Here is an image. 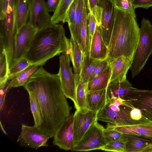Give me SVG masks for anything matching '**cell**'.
Segmentation results:
<instances>
[{"mask_svg":"<svg viewBox=\"0 0 152 152\" xmlns=\"http://www.w3.org/2000/svg\"><path fill=\"white\" fill-rule=\"evenodd\" d=\"M132 60L131 57L121 56L110 61L111 72L109 83L126 78Z\"/></svg>","mask_w":152,"mask_h":152,"instance_id":"obj_16","label":"cell"},{"mask_svg":"<svg viewBox=\"0 0 152 152\" xmlns=\"http://www.w3.org/2000/svg\"><path fill=\"white\" fill-rule=\"evenodd\" d=\"M152 54V24L149 20L143 18L140 28L139 40L130 68L132 78L139 74Z\"/></svg>","mask_w":152,"mask_h":152,"instance_id":"obj_4","label":"cell"},{"mask_svg":"<svg viewBox=\"0 0 152 152\" xmlns=\"http://www.w3.org/2000/svg\"><path fill=\"white\" fill-rule=\"evenodd\" d=\"M89 12L87 0H83V16L80 29V47L83 55H89L91 38L89 26L88 14Z\"/></svg>","mask_w":152,"mask_h":152,"instance_id":"obj_18","label":"cell"},{"mask_svg":"<svg viewBox=\"0 0 152 152\" xmlns=\"http://www.w3.org/2000/svg\"><path fill=\"white\" fill-rule=\"evenodd\" d=\"M122 99L139 109L143 116L152 121V90L137 89Z\"/></svg>","mask_w":152,"mask_h":152,"instance_id":"obj_9","label":"cell"},{"mask_svg":"<svg viewBox=\"0 0 152 152\" xmlns=\"http://www.w3.org/2000/svg\"><path fill=\"white\" fill-rule=\"evenodd\" d=\"M127 139L126 152H152V141L132 134H124Z\"/></svg>","mask_w":152,"mask_h":152,"instance_id":"obj_22","label":"cell"},{"mask_svg":"<svg viewBox=\"0 0 152 152\" xmlns=\"http://www.w3.org/2000/svg\"><path fill=\"white\" fill-rule=\"evenodd\" d=\"M109 64V61L107 58L101 61L91 74L88 82L91 80L94 77L103 71L107 67Z\"/></svg>","mask_w":152,"mask_h":152,"instance_id":"obj_38","label":"cell"},{"mask_svg":"<svg viewBox=\"0 0 152 152\" xmlns=\"http://www.w3.org/2000/svg\"><path fill=\"white\" fill-rule=\"evenodd\" d=\"M23 86L34 96L39 107L42 123L37 130L53 138L56 131L70 115L71 109L59 77L40 66Z\"/></svg>","mask_w":152,"mask_h":152,"instance_id":"obj_1","label":"cell"},{"mask_svg":"<svg viewBox=\"0 0 152 152\" xmlns=\"http://www.w3.org/2000/svg\"><path fill=\"white\" fill-rule=\"evenodd\" d=\"M111 72L109 64L103 71L87 83L86 92L106 89L109 83Z\"/></svg>","mask_w":152,"mask_h":152,"instance_id":"obj_23","label":"cell"},{"mask_svg":"<svg viewBox=\"0 0 152 152\" xmlns=\"http://www.w3.org/2000/svg\"><path fill=\"white\" fill-rule=\"evenodd\" d=\"M11 0H3L2 4L0 6V20L4 19L8 6Z\"/></svg>","mask_w":152,"mask_h":152,"instance_id":"obj_44","label":"cell"},{"mask_svg":"<svg viewBox=\"0 0 152 152\" xmlns=\"http://www.w3.org/2000/svg\"><path fill=\"white\" fill-rule=\"evenodd\" d=\"M39 66L36 65H31L18 73L11 79L10 88L23 86L38 69Z\"/></svg>","mask_w":152,"mask_h":152,"instance_id":"obj_26","label":"cell"},{"mask_svg":"<svg viewBox=\"0 0 152 152\" xmlns=\"http://www.w3.org/2000/svg\"><path fill=\"white\" fill-rule=\"evenodd\" d=\"M104 133L107 143L112 141L121 139L124 137V134L107 126L104 129Z\"/></svg>","mask_w":152,"mask_h":152,"instance_id":"obj_37","label":"cell"},{"mask_svg":"<svg viewBox=\"0 0 152 152\" xmlns=\"http://www.w3.org/2000/svg\"><path fill=\"white\" fill-rule=\"evenodd\" d=\"M98 111L90 110L87 108L76 110L74 114V147L90 127L98 121Z\"/></svg>","mask_w":152,"mask_h":152,"instance_id":"obj_8","label":"cell"},{"mask_svg":"<svg viewBox=\"0 0 152 152\" xmlns=\"http://www.w3.org/2000/svg\"><path fill=\"white\" fill-rule=\"evenodd\" d=\"M11 79L8 78L4 85L0 88V110L1 111L3 109L4 104L5 97L8 91L10 89V85Z\"/></svg>","mask_w":152,"mask_h":152,"instance_id":"obj_40","label":"cell"},{"mask_svg":"<svg viewBox=\"0 0 152 152\" xmlns=\"http://www.w3.org/2000/svg\"><path fill=\"white\" fill-rule=\"evenodd\" d=\"M101 61L94 58L89 55L84 56L83 54L80 78L85 83H87L91 74Z\"/></svg>","mask_w":152,"mask_h":152,"instance_id":"obj_27","label":"cell"},{"mask_svg":"<svg viewBox=\"0 0 152 152\" xmlns=\"http://www.w3.org/2000/svg\"><path fill=\"white\" fill-rule=\"evenodd\" d=\"M69 52L73 68L76 86L79 81L81 71L83 54L80 46L71 36L69 39Z\"/></svg>","mask_w":152,"mask_h":152,"instance_id":"obj_20","label":"cell"},{"mask_svg":"<svg viewBox=\"0 0 152 152\" xmlns=\"http://www.w3.org/2000/svg\"><path fill=\"white\" fill-rule=\"evenodd\" d=\"M15 1L11 0L4 19L0 20V37L3 40L9 64L12 61L14 55L15 38L16 32Z\"/></svg>","mask_w":152,"mask_h":152,"instance_id":"obj_5","label":"cell"},{"mask_svg":"<svg viewBox=\"0 0 152 152\" xmlns=\"http://www.w3.org/2000/svg\"><path fill=\"white\" fill-rule=\"evenodd\" d=\"M107 126L124 134L136 136L152 141V123L115 126L108 123Z\"/></svg>","mask_w":152,"mask_h":152,"instance_id":"obj_15","label":"cell"},{"mask_svg":"<svg viewBox=\"0 0 152 152\" xmlns=\"http://www.w3.org/2000/svg\"><path fill=\"white\" fill-rule=\"evenodd\" d=\"M60 0H48L45 2L47 9L48 12H54L56 10Z\"/></svg>","mask_w":152,"mask_h":152,"instance_id":"obj_43","label":"cell"},{"mask_svg":"<svg viewBox=\"0 0 152 152\" xmlns=\"http://www.w3.org/2000/svg\"><path fill=\"white\" fill-rule=\"evenodd\" d=\"M140 28L136 17L115 7L113 27L108 47L107 58L109 62L121 56L133 58Z\"/></svg>","mask_w":152,"mask_h":152,"instance_id":"obj_3","label":"cell"},{"mask_svg":"<svg viewBox=\"0 0 152 152\" xmlns=\"http://www.w3.org/2000/svg\"><path fill=\"white\" fill-rule=\"evenodd\" d=\"M104 128L96 122L85 134L72 151H86L100 149L107 144L104 133Z\"/></svg>","mask_w":152,"mask_h":152,"instance_id":"obj_7","label":"cell"},{"mask_svg":"<svg viewBox=\"0 0 152 152\" xmlns=\"http://www.w3.org/2000/svg\"></svg>","mask_w":152,"mask_h":152,"instance_id":"obj_48","label":"cell"},{"mask_svg":"<svg viewBox=\"0 0 152 152\" xmlns=\"http://www.w3.org/2000/svg\"><path fill=\"white\" fill-rule=\"evenodd\" d=\"M98 5L102 8L100 28L103 39L108 47L113 28L115 6L113 0H99Z\"/></svg>","mask_w":152,"mask_h":152,"instance_id":"obj_13","label":"cell"},{"mask_svg":"<svg viewBox=\"0 0 152 152\" xmlns=\"http://www.w3.org/2000/svg\"><path fill=\"white\" fill-rule=\"evenodd\" d=\"M31 110L34 121V127L37 129L41 125L42 120L41 112L38 103L34 97L31 93H28Z\"/></svg>","mask_w":152,"mask_h":152,"instance_id":"obj_33","label":"cell"},{"mask_svg":"<svg viewBox=\"0 0 152 152\" xmlns=\"http://www.w3.org/2000/svg\"><path fill=\"white\" fill-rule=\"evenodd\" d=\"M115 6L117 8L126 12L136 17L132 0H113Z\"/></svg>","mask_w":152,"mask_h":152,"instance_id":"obj_36","label":"cell"},{"mask_svg":"<svg viewBox=\"0 0 152 152\" xmlns=\"http://www.w3.org/2000/svg\"><path fill=\"white\" fill-rule=\"evenodd\" d=\"M74 114L72 113L65 120L53 137V144L61 149L72 151L74 147Z\"/></svg>","mask_w":152,"mask_h":152,"instance_id":"obj_12","label":"cell"},{"mask_svg":"<svg viewBox=\"0 0 152 152\" xmlns=\"http://www.w3.org/2000/svg\"><path fill=\"white\" fill-rule=\"evenodd\" d=\"M15 17L16 31L26 24L29 13L28 0H15Z\"/></svg>","mask_w":152,"mask_h":152,"instance_id":"obj_24","label":"cell"},{"mask_svg":"<svg viewBox=\"0 0 152 152\" xmlns=\"http://www.w3.org/2000/svg\"><path fill=\"white\" fill-rule=\"evenodd\" d=\"M69 41L63 26L52 24L37 30L22 58L32 65L42 66L62 53L68 46Z\"/></svg>","mask_w":152,"mask_h":152,"instance_id":"obj_2","label":"cell"},{"mask_svg":"<svg viewBox=\"0 0 152 152\" xmlns=\"http://www.w3.org/2000/svg\"><path fill=\"white\" fill-rule=\"evenodd\" d=\"M86 98L87 108L90 110L98 112L104 108L107 103V88L87 91Z\"/></svg>","mask_w":152,"mask_h":152,"instance_id":"obj_21","label":"cell"},{"mask_svg":"<svg viewBox=\"0 0 152 152\" xmlns=\"http://www.w3.org/2000/svg\"><path fill=\"white\" fill-rule=\"evenodd\" d=\"M37 30L28 22L16 32L14 55L12 62L22 58Z\"/></svg>","mask_w":152,"mask_h":152,"instance_id":"obj_14","label":"cell"},{"mask_svg":"<svg viewBox=\"0 0 152 152\" xmlns=\"http://www.w3.org/2000/svg\"><path fill=\"white\" fill-rule=\"evenodd\" d=\"M109 104L107 101L104 107L98 112L97 120L114 125L117 112L112 110L109 106Z\"/></svg>","mask_w":152,"mask_h":152,"instance_id":"obj_31","label":"cell"},{"mask_svg":"<svg viewBox=\"0 0 152 152\" xmlns=\"http://www.w3.org/2000/svg\"><path fill=\"white\" fill-rule=\"evenodd\" d=\"M109 102V106L112 110L116 112L120 111V109L119 107H117L113 103H110Z\"/></svg>","mask_w":152,"mask_h":152,"instance_id":"obj_46","label":"cell"},{"mask_svg":"<svg viewBox=\"0 0 152 152\" xmlns=\"http://www.w3.org/2000/svg\"><path fill=\"white\" fill-rule=\"evenodd\" d=\"M98 1L99 0H87V3L89 12L95 17L97 22V25L100 26L102 8L98 5Z\"/></svg>","mask_w":152,"mask_h":152,"instance_id":"obj_35","label":"cell"},{"mask_svg":"<svg viewBox=\"0 0 152 152\" xmlns=\"http://www.w3.org/2000/svg\"><path fill=\"white\" fill-rule=\"evenodd\" d=\"M77 0H74L67 12L65 19V23L67 22L68 26L71 25L73 22L76 12Z\"/></svg>","mask_w":152,"mask_h":152,"instance_id":"obj_39","label":"cell"},{"mask_svg":"<svg viewBox=\"0 0 152 152\" xmlns=\"http://www.w3.org/2000/svg\"><path fill=\"white\" fill-rule=\"evenodd\" d=\"M88 18L89 32L91 39L95 31L97 22L94 15L89 11L88 14Z\"/></svg>","mask_w":152,"mask_h":152,"instance_id":"obj_42","label":"cell"},{"mask_svg":"<svg viewBox=\"0 0 152 152\" xmlns=\"http://www.w3.org/2000/svg\"><path fill=\"white\" fill-rule=\"evenodd\" d=\"M83 0H77L76 12L73 23L69 26L71 36L80 46L81 44L80 33L83 16Z\"/></svg>","mask_w":152,"mask_h":152,"instance_id":"obj_25","label":"cell"},{"mask_svg":"<svg viewBox=\"0 0 152 152\" xmlns=\"http://www.w3.org/2000/svg\"><path fill=\"white\" fill-rule=\"evenodd\" d=\"M29 6L28 22L38 30L53 24L45 0H28Z\"/></svg>","mask_w":152,"mask_h":152,"instance_id":"obj_11","label":"cell"},{"mask_svg":"<svg viewBox=\"0 0 152 152\" xmlns=\"http://www.w3.org/2000/svg\"><path fill=\"white\" fill-rule=\"evenodd\" d=\"M74 0H60L58 7L51 16L53 23L57 24L59 22L65 23L68 10Z\"/></svg>","mask_w":152,"mask_h":152,"instance_id":"obj_29","label":"cell"},{"mask_svg":"<svg viewBox=\"0 0 152 152\" xmlns=\"http://www.w3.org/2000/svg\"><path fill=\"white\" fill-rule=\"evenodd\" d=\"M59 57L60 66L57 74L60 79L63 92L66 98L76 104V83L74 74L70 65L69 45Z\"/></svg>","mask_w":152,"mask_h":152,"instance_id":"obj_6","label":"cell"},{"mask_svg":"<svg viewBox=\"0 0 152 152\" xmlns=\"http://www.w3.org/2000/svg\"><path fill=\"white\" fill-rule=\"evenodd\" d=\"M31 65L28 61L24 58L13 62L9 67L8 78L12 79L18 73Z\"/></svg>","mask_w":152,"mask_h":152,"instance_id":"obj_32","label":"cell"},{"mask_svg":"<svg viewBox=\"0 0 152 152\" xmlns=\"http://www.w3.org/2000/svg\"><path fill=\"white\" fill-rule=\"evenodd\" d=\"M108 53V48L103 39L100 26L97 25L91 41L89 56L94 58L102 61L107 58Z\"/></svg>","mask_w":152,"mask_h":152,"instance_id":"obj_17","label":"cell"},{"mask_svg":"<svg viewBox=\"0 0 152 152\" xmlns=\"http://www.w3.org/2000/svg\"><path fill=\"white\" fill-rule=\"evenodd\" d=\"M107 101L110 103H113L117 107H119L124 104V100L121 98H113L110 100H107Z\"/></svg>","mask_w":152,"mask_h":152,"instance_id":"obj_45","label":"cell"},{"mask_svg":"<svg viewBox=\"0 0 152 152\" xmlns=\"http://www.w3.org/2000/svg\"><path fill=\"white\" fill-rule=\"evenodd\" d=\"M124 137L120 140L110 142L101 150L108 151L126 152V145L127 139L124 134Z\"/></svg>","mask_w":152,"mask_h":152,"instance_id":"obj_34","label":"cell"},{"mask_svg":"<svg viewBox=\"0 0 152 152\" xmlns=\"http://www.w3.org/2000/svg\"><path fill=\"white\" fill-rule=\"evenodd\" d=\"M50 138L34 126H29L23 124L17 141L22 146L37 149L42 147L48 146L47 142Z\"/></svg>","mask_w":152,"mask_h":152,"instance_id":"obj_10","label":"cell"},{"mask_svg":"<svg viewBox=\"0 0 152 152\" xmlns=\"http://www.w3.org/2000/svg\"><path fill=\"white\" fill-rule=\"evenodd\" d=\"M0 128H1V131L5 134L6 135H7V133L6 132H5V130L4 129L2 124H1V122L0 121Z\"/></svg>","mask_w":152,"mask_h":152,"instance_id":"obj_47","label":"cell"},{"mask_svg":"<svg viewBox=\"0 0 152 152\" xmlns=\"http://www.w3.org/2000/svg\"><path fill=\"white\" fill-rule=\"evenodd\" d=\"M87 84L80 79L76 86V104L75 107L76 110L87 108L86 94Z\"/></svg>","mask_w":152,"mask_h":152,"instance_id":"obj_30","label":"cell"},{"mask_svg":"<svg viewBox=\"0 0 152 152\" xmlns=\"http://www.w3.org/2000/svg\"><path fill=\"white\" fill-rule=\"evenodd\" d=\"M132 87L126 78L109 83L107 88V100L123 98L132 91L137 89Z\"/></svg>","mask_w":152,"mask_h":152,"instance_id":"obj_19","label":"cell"},{"mask_svg":"<svg viewBox=\"0 0 152 152\" xmlns=\"http://www.w3.org/2000/svg\"><path fill=\"white\" fill-rule=\"evenodd\" d=\"M132 4L134 9L142 8L147 9L152 7V0H132Z\"/></svg>","mask_w":152,"mask_h":152,"instance_id":"obj_41","label":"cell"},{"mask_svg":"<svg viewBox=\"0 0 152 152\" xmlns=\"http://www.w3.org/2000/svg\"><path fill=\"white\" fill-rule=\"evenodd\" d=\"M8 69L7 54L3 40L0 38V88L4 85L8 80Z\"/></svg>","mask_w":152,"mask_h":152,"instance_id":"obj_28","label":"cell"}]
</instances>
